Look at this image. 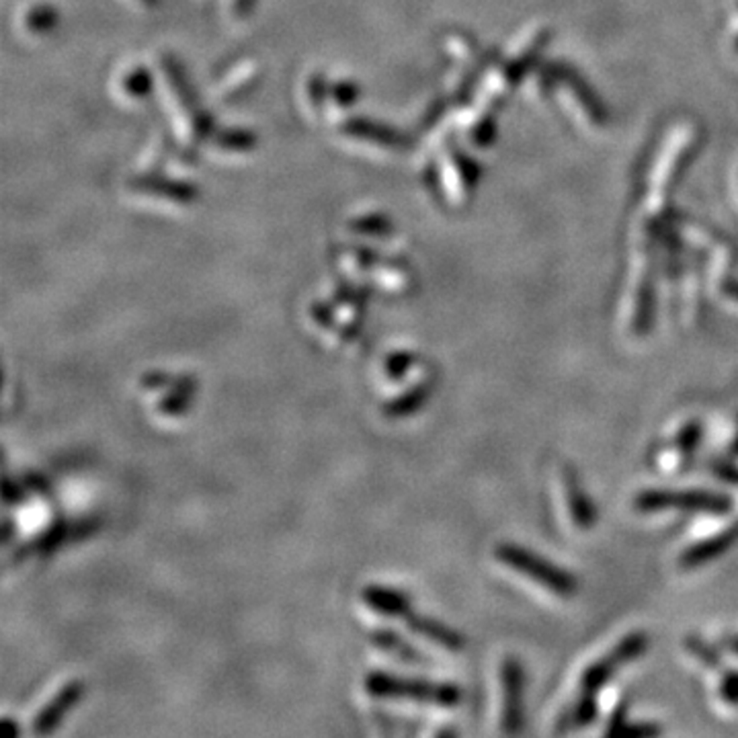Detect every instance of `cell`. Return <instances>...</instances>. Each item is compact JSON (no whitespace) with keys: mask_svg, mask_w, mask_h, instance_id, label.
Instances as JSON below:
<instances>
[{"mask_svg":"<svg viewBox=\"0 0 738 738\" xmlns=\"http://www.w3.org/2000/svg\"><path fill=\"white\" fill-rule=\"evenodd\" d=\"M494 556L501 564L513 568V571L527 576V579H532L537 584H542V587L552 591L554 595L558 597H573L576 593V587H579L571 573L552 564L550 560H545L540 554L521 548V545L515 544L496 545Z\"/></svg>","mask_w":738,"mask_h":738,"instance_id":"cell-1","label":"cell"},{"mask_svg":"<svg viewBox=\"0 0 738 738\" xmlns=\"http://www.w3.org/2000/svg\"><path fill=\"white\" fill-rule=\"evenodd\" d=\"M365 689L375 697H406V700L435 703L441 708H454L462 700L460 687L454 683H437L424 679H404L388 675L384 671H372L365 677Z\"/></svg>","mask_w":738,"mask_h":738,"instance_id":"cell-2","label":"cell"},{"mask_svg":"<svg viewBox=\"0 0 738 738\" xmlns=\"http://www.w3.org/2000/svg\"><path fill=\"white\" fill-rule=\"evenodd\" d=\"M633 507L640 513H661V511H693L710 513V515H728L733 511V499L726 494L712 491H664L653 488L636 496Z\"/></svg>","mask_w":738,"mask_h":738,"instance_id":"cell-3","label":"cell"},{"mask_svg":"<svg viewBox=\"0 0 738 738\" xmlns=\"http://www.w3.org/2000/svg\"><path fill=\"white\" fill-rule=\"evenodd\" d=\"M163 76L168 86V97H171V111L179 127V135L184 144H194L207 132V117L204 115L199 103H195L194 93L183 78V72L175 64L163 62Z\"/></svg>","mask_w":738,"mask_h":738,"instance_id":"cell-4","label":"cell"},{"mask_svg":"<svg viewBox=\"0 0 738 738\" xmlns=\"http://www.w3.org/2000/svg\"><path fill=\"white\" fill-rule=\"evenodd\" d=\"M648 642L651 640H648V633L644 632H632L622 638L605 656H601L599 661L584 669L581 677L583 693H597L615 675L617 669L625 667V664L640 659L646 653Z\"/></svg>","mask_w":738,"mask_h":738,"instance_id":"cell-5","label":"cell"},{"mask_svg":"<svg viewBox=\"0 0 738 738\" xmlns=\"http://www.w3.org/2000/svg\"><path fill=\"white\" fill-rule=\"evenodd\" d=\"M501 687H503V712L501 726L503 733L517 734L524 728V689L525 673L524 664L515 656H507L501 664Z\"/></svg>","mask_w":738,"mask_h":738,"instance_id":"cell-6","label":"cell"},{"mask_svg":"<svg viewBox=\"0 0 738 738\" xmlns=\"http://www.w3.org/2000/svg\"><path fill=\"white\" fill-rule=\"evenodd\" d=\"M83 693H85L83 681H70V683L64 685L60 692L54 695V700L35 716L34 720L35 734L54 733V730L60 726L62 718L66 716V713L75 708L80 697H83Z\"/></svg>","mask_w":738,"mask_h":738,"instance_id":"cell-7","label":"cell"},{"mask_svg":"<svg viewBox=\"0 0 738 738\" xmlns=\"http://www.w3.org/2000/svg\"><path fill=\"white\" fill-rule=\"evenodd\" d=\"M132 191L135 195H148L150 199H158V202L175 205H187L197 195V189L194 184L173 179H156V176L138 179V183L132 184Z\"/></svg>","mask_w":738,"mask_h":738,"instance_id":"cell-8","label":"cell"},{"mask_svg":"<svg viewBox=\"0 0 738 738\" xmlns=\"http://www.w3.org/2000/svg\"><path fill=\"white\" fill-rule=\"evenodd\" d=\"M736 540H738V524L724 529V532L708 537V540L689 545V548L681 554L679 564L683 568H697L708 564L712 560H716L720 554L733 548Z\"/></svg>","mask_w":738,"mask_h":738,"instance_id":"cell-9","label":"cell"},{"mask_svg":"<svg viewBox=\"0 0 738 738\" xmlns=\"http://www.w3.org/2000/svg\"><path fill=\"white\" fill-rule=\"evenodd\" d=\"M341 134L357 144H367V146H378L384 150H396V146L403 138L390 127H384L372 119H351V122L343 124Z\"/></svg>","mask_w":738,"mask_h":738,"instance_id":"cell-10","label":"cell"},{"mask_svg":"<svg viewBox=\"0 0 738 738\" xmlns=\"http://www.w3.org/2000/svg\"><path fill=\"white\" fill-rule=\"evenodd\" d=\"M564 493H566V504L571 511V517L579 529H591L597 524V509L593 501L589 499L587 491H584L579 476L573 470H564L563 476Z\"/></svg>","mask_w":738,"mask_h":738,"instance_id":"cell-11","label":"cell"},{"mask_svg":"<svg viewBox=\"0 0 738 738\" xmlns=\"http://www.w3.org/2000/svg\"><path fill=\"white\" fill-rule=\"evenodd\" d=\"M365 603L382 615L388 617H406L413 612L411 609V597L406 593L390 587H380V584H369L361 593Z\"/></svg>","mask_w":738,"mask_h":738,"instance_id":"cell-12","label":"cell"},{"mask_svg":"<svg viewBox=\"0 0 738 738\" xmlns=\"http://www.w3.org/2000/svg\"><path fill=\"white\" fill-rule=\"evenodd\" d=\"M404 622L414 633L429 638L431 642H435V644L444 646L452 653L462 651V648L466 646V640H464L460 632L447 628V625H444L437 620H431V617H423V615H416L411 612L404 617Z\"/></svg>","mask_w":738,"mask_h":738,"instance_id":"cell-13","label":"cell"},{"mask_svg":"<svg viewBox=\"0 0 738 738\" xmlns=\"http://www.w3.org/2000/svg\"><path fill=\"white\" fill-rule=\"evenodd\" d=\"M150 91H152V76L146 68L140 66V64L127 68L117 78L119 97H124L130 103L144 101L150 95Z\"/></svg>","mask_w":738,"mask_h":738,"instance_id":"cell-14","label":"cell"},{"mask_svg":"<svg viewBox=\"0 0 738 738\" xmlns=\"http://www.w3.org/2000/svg\"><path fill=\"white\" fill-rule=\"evenodd\" d=\"M369 640H372L374 646L382 648L384 653L394 654L396 659H400V661H404V663H423V654L416 651L414 646L408 644V642H404L403 636H398L396 632L375 630V632L369 633Z\"/></svg>","mask_w":738,"mask_h":738,"instance_id":"cell-15","label":"cell"},{"mask_svg":"<svg viewBox=\"0 0 738 738\" xmlns=\"http://www.w3.org/2000/svg\"><path fill=\"white\" fill-rule=\"evenodd\" d=\"M431 394L429 384H416V386L408 388L403 396H398L394 400L384 406V414L390 416V419H403L419 411V408L427 403Z\"/></svg>","mask_w":738,"mask_h":738,"instance_id":"cell-16","label":"cell"},{"mask_svg":"<svg viewBox=\"0 0 738 738\" xmlns=\"http://www.w3.org/2000/svg\"><path fill=\"white\" fill-rule=\"evenodd\" d=\"M597 700H595V693H583L579 697V702L574 703V708L566 713V716L560 720L558 730L560 733H566L568 728H584V726H591L593 722L597 720Z\"/></svg>","mask_w":738,"mask_h":738,"instance_id":"cell-17","label":"cell"},{"mask_svg":"<svg viewBox=\"0 0 738 738\" xmlns=\"http://www.w3.org/2000/svg\"><path fill=\"white\" fill-rule=\"evenodd\" d=\"M256 78H259L256 64H240V68L222 80V85L218 86V97H222V101H228V97L248 91V86L254 85Z\"/></svg>","mask_w":738,"mask_h":738,"instance_id":"cell-18","label":"cell"},{"mask_svg":"<svg viewBox=\"0 0 738 738\" xmlns=\"http://www.w3.org/2000/svg\"><path fill=\"white\" fill-rule=\"evenodd\" d=\"M197 388V382L191 378V375H183V378H176L173 388H171V394H168L163 403L158 404L160 413L165 414H179L184 413V408L189 406L191 403V394H194V390Z\"/></svg>","mask_w":738,"mask_h":738,"instance_id":"cell-19","label":"cell"},{"mask_svg":"<svg viewBox=\"0 0 738 738\" xmlns=\"http://www.w3.org/2000/svg\"><path fill=\"white\" fill-rule=\"evenodd\" d=\"M58 23V11L52 5H35L23 17V27L29 34H42V31H52Z\"/></svg>","mask_w":738,"mask_h":738,"instance_id":"cell-20","label":"cell"},{"mask_svg":"<svg viewBox=\"0 0 738 738\" xmlns=\"http://www.w3.org/2000/svg\"><path fill=\"white\" fill-rule=\"evenodd\" d=\"M215 146L228 155H236V152H248L254 146V135L248 130H224L215 138Z\"/></svg>","mask_w":738,"mask_h":738,"instance_id":"cell-21","label":"cell"},{"mask_svg":"<svg viewBox=\"0 0 738 738\" xmlns=\"http://www.w3.org/2000/svg\"><path fill=\"white\" fill-rule=\"evenodd\" d=\"M703 435L702 423L700 421H689L683 424V429L677 433L675 437V447L685 457H692L697 447H700V441Z\"/></svg>","mask_w":738,"mask_h":738,"instance_id":"cell-22","label":"cell"},{"mask_svg":"<svg viewBox=\"0 0 738 738\" xmlns=\"http://www.w3.org/2000/svg\"><path fill=\"white\" fill-rule=\"evenodd\" d=\"M416 355L408 351H396L392 355L386 357V374L390 375V380H403L408 374V369L414 365Z\"/></svg>","mask_w":738,"mask_h":738,"instance_id":"cell-23","label":"cell"},{"mask_svg":"<svg viewBox=\"0 0 738 738\" xmlns=\"http://www.w3.org/2000/svg\"><path fill=\"white\" fill-rule=\"evenodd\" d=\"M349 228L353 232H359V234L380 236V234H384V232H386L388 224H386V220L382 218V215H361V218L349 222Z\"/></svg>","mask_w":738,"mask_h":738,"instance_id":"cell-24","label":"cell"},{"mask_svg":"<svg viewBox=\"0 0 738 738\" xmlns=\"http://www.w3.org/2000/svg\"><path fill=\"white\" fill-rule=\"evenodd\" d=\"M357 93H359V88L355 85L349 83V80H341L339 85H334L331 88V95H333L331 101H334L341 109H347L357 101Z\"/></svg>","mask_w":738,"mask_h":738,"instance_id":"cell-25","label":"cell"},{"mask_svg":"<svg viewBox=\"0 0 738 738\" xmlns=\"http://www.w3.org/2000/svg\"><path fill=\"white\" fill-rule=\"evenodd\" d=\"M720 697L730 705H738V671L730 669L722 675Z\"/></svg>","mask_w":738,"mask_h":738,"instance_id":"cell-26","label":"cell"},{"mask_svg":"<svg viewBox=\"0 0 738 738\" xmlns=\"http://www.w3.org/2000/svg\"><path fill=\"white\" fill-rule=\"evenodd\" d=\"M308 103H310V107H312V111H314V114H320V111H323V105H324V97H326V91H324V83H323V78H320L318 75H314L312 76L310 80H308Z\"/></svg>","mask_w":738,"mask_h":738,"instance_id":"cell-27","label":"cell"},{"mask_svg":"<svg viewBox=\"0 0 738 738\" xmlns=\"http://www.w3.org/2000/svg\"><path fill=\"white\" fill-rule=\"evenodd\" d=\"M663 730L659 724H653V722H642V724H632V722H625V726L622 728L620 736H633V738H648L661 734Z\"/></svg>","mask_w":738,"mask_h":738,"instance_id":"cell-28","label":"cell"},{"mask_svg":"<svg viewBox=\"0 0 738 738\" xmlns=\"http://www.w3.org/2000/svg\"><path fill=\"white\" fill-rule=\"evenodd\" d=\"M140 384L144 388H150V390H156V388H166V386H173L175 378L171 374H165V372H148L142 375Z\"/></svg>","mask_w":738,"mask_h":738,"instance_id":"cell-29","label":"cell"},{"mask_svg":"<svg viewBox=\"0 0 738 738\" xmlns=\"http://www.w3.org/2000/svg\"><path fill=\"white\" fill-rule=\"evenodd\" d=\"M687 648L689 651H692L697 659H700L702 663H705L708 664V667H718V656L712 653V648H708V646H703L702 642H697L695 638H692V640H687Z\"/></svg>","mask_w":738,"mask_h":738,"instance_id":"cell-30","label":"cell"},{"mask_svg":"<svg viewBox=\"0 0 738 738\" xmlns=\"http://www.w3.org/2000/svg\"><path fill=\"white\" fill-rule=\"evenodd\" d=\"M312 316H314V320L320 326H331L334 323L333 308L326 306V304H320V302L312 306Z\"/></svg>","mask_w":738,"mask_h":738,"instance_id":"cell-31","label":"cell"},{"mask_svg":"<svg viewBox=\"0 0 738 738\" xmlns=\"http://www.w3.org/2000/svg\"><path fill=\"white\" fill-rule=\"evenodd\" d=\"M256 0H230V15L234 19H244V15L253 9Z\"/></svg>","mask_w":738,"mask_h":738,"instance_id":"cell-32","label":"cell"},{"mask_svg":"<svg viewBox=\"0 0 738 738\" xmlns=\"http://www.w3.org/2000/svg\"><path fill=\"white\" fill-rule=\"evenodd\" d=\"M718 474L720 478L728 480V483L738 484V468L733 466V464H722V466H718Z\"/></svg>","mask_w":738,"mask_h":738,"instance_id":"cell-33","label":"cell"},{"mask_svg":"<svg viewBox=\"0 0 738 738\" xmlns=\"http://www.w3.org/2000/svg\"><path fill=\"white\" fill-rule=\"evenodd\" d=\"M135 5H140V6H144V9H150V6H155L156 5V0H134Z\"/></svg>","mask_w":738,"mask_h":738,"instance_id":"cell-34","label":"cell"},{"mask_svg":"<svg viewBox=\"0 0 738 738\" xmlns=\"http://www.w3.org/2000/svg\"><path fill=\"white\" fill-rule=\"evenodd\" d=\"M728 648L733 653H736L738 654V638H733V640H728Z\"/></svg>","mask_w":738,"mask_h":738,"instance_id":"cell-35","label":"cell"},{"mask_svg":"<svg viewBox=\"0 0 738 738\" xmlns=\"http://www.w3.org/2000/svg\"><path fill=\"white\" fill-rule=\"evenodd\" d=\"M728 294L733 295V298L738 300V285H730V287H728Z\"/></svg>","mask_w":738,"mask_h":738,"instance_id":"cell-36","label":"cell"},{"mask_svg":"<svg viewBox=\"0 0 738 738\" xmlns=\"http://www.w3.org/2000/svg\"><path fill=\"white\" fill-rule=\"evenodd\" d=\"M733 455H738V431H736V437L733 441Z\"/></svg>","mask_w":738,"mask_h":738,"instance_id":"cell-37","label":"cell"}]
</instances>
